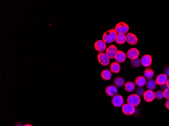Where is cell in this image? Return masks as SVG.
<instances>
[{
	"instance_id": "obj_1",
	"label": "cell",
	"mask_w": 169,
	"mask_h": 126,
	"mask_svg": "<svg viewBox=\"0 0 169 126\" xmlns=\"http://www.w3.org/2000/svg\"><path fill=\"white\" fill-rule=\"evenodd\" d=\"M117 33L114 28L108 30L103 33L102 40L106 43H112L116 41Z\"/></svg>"
},
{
	"instance_id": "obj_2",
	"label": "cell",
	"mask_w": 169,
	"mask_h": 126,
	"mask_svg": "<svg viewBox=\"0 0 169 126\" xmlns=\"http://www.w3.org/2000/svg\"><path fill=\"white\" fill-rule=\"evenodd\" d=\"M117 33L127 34L129 30V26L128 24L124 22H120L116 24L115 28Z\"/></svg>"
},
{
	"instance_id": "obj_3",
	"label": "cell",
	"mask_w": 169,
	"mask_h": 126,
	"mask_svg": "<svg viewBox=\"0 0 169 126\" xmlns=\"http://www.w3.org/2000/svg\"><path fill=\"white\" fill-rule=\"evenodd\" d=\"M141 102V99L139 96L137 95L136 94H131L128 97L127 99V104L132 105L133 107H137L139 105Z\"/></svg>"
},
{
	"instance_id": "obj_4",
	"label": "cell",
	"mask_w": 169,
	"mask_h": 126,
	"mask_svg": "<svg viewBox=\"0 0 169 126\" xmlns=\"http://www.w3.org/2000/svg\"><path fill=\"white\" fill-rule=\"evenodd\" d=\"M111 104L114 107H122L124 104V99L123 97L119 94H117L114 96L111 99Z\"/></svg>"
},
{
	"instance_id": "obj_5",
	"label": "cell",
	"mask_w": 169,
	"mask_h": 126,
	"mask_svg": "<svg viewBox=\"0 0 169 126\" xmlns=\"http://www.w3.org/2000/svg\"><path fill=\"white\" fill-rule=\"evenodd\" d=\"M117 47L114 45H111L107 47L105 50V54L109 57L110 59H114L116 54L118 52Z\"/></svg>"
},
{
	"instance_id": "obj_6",
	"label": "cell",
	"mask_w": 169,
	"mask_h": 126,
	"mask_svg": "<svg viewBox=\"0 0 169 126\" xmlns=\"http://www.w3.org/2000/svg\"><path fill=\"white\" fill-rule=\"evenodd\" d=\"M122 111L126 116H131L135 112V108L129 104H125L122 107Z\"/></svg>"
},
{
	"instance_id": "obj_7",
	"label": "cell",
	"mask_w": 169,
	"mask_h": 126,
	"mask_svg": "<svg viewBox=\"0 0 169 126\" xmlns=\"http://www.w3.org/2000/svg\"><path fill=\"white\" fill-rule=\"evenodd\" d=\"M97 60L99 64L102 66H107L110 62V59L104 53H99L97 55Z\"/></svg>"
},
{
	"instance_id": "obj_8",
	"label": "cell",
	"mask_w": 169,
	"mask_h": 126,
	"mask_svg": "<svg viewBox=\"0 0 169 126\" xmlns=\"http://www.w3.org/2000/svg\"><path fill=\"white\" fill-rule=\"evenodd\" d=\"M106 43L103 40H98L94 43V48L95 50L100 53H103L106 50L107 47Z\"/></svg>"
},
{
	"instance_id": "obj_9",
	"label": "cell",
	"mask_w": 169,
	"mask_h": 126,
	"mask_svg": "<svg viewBox=\"0 0 169 126\" xmlns=\"http://www.w3.org/2000/svg\"><path fill=\"white\" fill-rule=\"evenodd\" d=\"M126 55L127 57L129 58V59H130L131 60H133L138 59L140 55V52L137 48H134L129 49Z\"/></svg>"
},
{
	"instance_id": "obj_10",
	"label": "cell",
	"mask_w": 169,
	"mask_h": 126,
	"mask_svg": "<svg viewBox=\"0 0 169 126\" xmlns=\"http://www.w3.org/2000/svg\"><path fill=\"white\" fill-rule=\"evenodd\" d=\"M105 92L107 96L114 97L118 93L117 87H116L114 85H109L105 88Z\"/></svg>"
},
{
	"instance_id": "obj_11",
	"label": "cell",
	"mask_w": 169,
	"mask_h": 126,
	"mask_svg": "<svg viewBox=\"0 0 169 126\" xmlns=\"http://www.w3.org/2000/svg\"><path fill=\"white\" fill-rule=\"evenodd\" d=\"M140 62L143 67H149L152 63V56L149 54H146L145 55H143L140 60Z\"/></svg>"
},
{
	"instance_id": "obj_12",
	"label": "cell",
	"mask_w": 169,
	"mask_h": 126,
	"mask_svg": "<svg viewBox=\"0 0 169 126\" xmlns=\"http://www.w3.org/2000/svg\"><path fill=\"white\" fill-rule=\"evenodd\" d=\"M126 42L131 45H136L138 43L137 36L133 33H129L126 35Z\"/></svg>"
},
{
	"instance_id": "obj_13",
	"label": "cell",
	"mask_w": 169,
	"mask_h": 126,
	"mask_svg": "<svg viewBox=\"0 0 169 126\" xmlns=\"http://www.w3.org/2000/svg\"><path fill=\"white\" fill-rule=\"evenodd\" d=\"M143 99L145 102H151L155 99V92L152 90H147L145 91L143 95Z\"/></svg>"
},
{
	"instance_id": "obj_14",
	"label": "cell",
	"mask_w": 169,
	"mask_h": 126,
	"mask_svg": "<svg viewBox=\"0 0 169 126\" xmlns=\"http://www.w3.org/2000/svg\"><path fill=\"white\" fill-rule=\"evenodd\" d=\"M168 79V77L165 74H160L155 78V81L157 84L159 85H162L166 84Z\"/></svg>"
},
{
	"instance_id": "obj_15",
	"label": "cell",
	"mask_w": 169,
	"mask_h": 126,
	"mask_svg": "<svg viewBox=\"0 0 169 126\" xmlns=\"http://www.w3.org/2000/svg\"><path fill=\"white\" fill-rule=\"evenodd\" d=\"M127 55L122 50H118L117 53L116 54V56L114 57V59L116 60V62L122 63L124 62L127 59Z\"/></svg>"
},
{
	"instance_id": "obj_16",
	"label": "cell",
	"mask_w": 169,
	"mask_h": 126,
	"mask_svg": "<svg viewBox=\"0 0 169 126\" xmlns=\"http://www.w3.org/2000/svg\"><path fill=\"white\" fill-rule=\"evenodd\" d=\"M110 70L113 73H119L121 70L120 63L116 61L111 63L110 65Z\"/></svg>"
},
{
	"instance_id": "obj_17",
	"label": "cell",
	"mask_w": 169,
	"mask_h": 126,
	"mask_svg": "<svg viewBox=\"0 0 169 126\" xmlns=\"http://www.w3.org/2000/svg\"><path fill=\"white\" fill-rule=\"evenodd\" d=\"M146 78L144 76H139L136 78L135 81V84L139 87H142L146 85Z\"/></svg>"
},
{
	"instance_id": "obj_18",
	"label": "cell",
	"mask_w": 169,
	"mask_h": 126,
	"mask_svg": "<svg viewBox=\"0 0 169 126\" xmlns=\"http://www.w3.org/2000/svg\"><path fill=\"white\" fill-rule=\"evenodd\" d=\"M101 76L104 80H109L112 78V72L110 70L104 69L101 73Z\"/></svg>"
},
{
	"instance_id": "obj_19",
	"label": "cell",
	"mask_w": 169,
	"mask_h": 126,
	"mask_svg": "<svg viewBox=\"0 0 169 126\" xmlns=\"http://www.w3.org/2000/svg\"><path fill=\"white\" fill-rule=\"evenodd\" d=\"M144 77L148 79H152L154 76V70L150 68H147L145 69L143 72Z\"/></svg>"
},
{
	"instance_id": "obj_20",
	"label": "cell",
	"mask_w": 169,
	"mask_h": 126,
	"mask_svg": "<svg viewBox=\"0 0 169 126\" xmlns=\"http://www.w3.org/2000/svg\"><path fill=\"white\" fill-rule=\"evenodd\" d=\"M136 84L132 81H128L124 85V88L126 91L132 92L135 89Z\"/></svg>"
},
{
	"instance_id": "obj_21",
	"label": "cell",
	"mask_w": 169,
	"mask_h": 126,
	"mask_svg": "<svg viewBox=\"0 0 169 126\" xmlns=\"http://www.w3.org/2000/svg\"><path fill=\"white\" fill-rule=\"evenodd\" d=\"M157 84L156 83L155 80L154 79H149L148 81H147L146 83V88L148 89V90H153L155 89V88L157 87Z\"/></svg>"
},
{
	"instance_id": "obj_22",
	"label": "cell",
	"mask_w": 169,
	"mask_h": 126,
	"mask_svg": "<svg viewBox=\"0 0 169 126\" xmlns=\"http://www.w3.org/2000/svg\"><path fill=\"white\" fill-rule=\"evenodd\" d=\"M125 80L122 77H117L114 80V85L117 87H121L124 85Z\"/></svg>"
},
{
	"instance_id": "obj_23",
	"label": "cell",
	"mask_w": 169,
	"mask_h": 126,
	"mask_svg": "<svg viewBox=\"0 0 169 126\" xmlns=\"http://www.w3.org/2000/svg\"><path fill=\"white\" fill-rule=\"evenodd\" d=\"M116 43L118 45H123L126 42V35L117 33L116 40Z\"/></svg>"
},
{
	"instance_id": "obj_24",
	"label": "cell",
	"mask_w": 169,
	"mask_h": 126,
	"mask_svg": "<svg viewBox=\"0 0 169 126\" xmlns=\"http://www.w3.org/2000/svg\"><path fill=\"white\" fill-rule=\"evenodd\" d=\"M155 99L158 100H162L164 98V92L162 90H157L155 92Z\"/></svg>"
},
{
	"instance_id": "obj_25",
	"label": "cell",
	"mask_w": 169,
	"mask_h": 126,
	"mask_svg": "<svg viewBox=\"0 0 169 126\" xmlns=\"http://www.w3.org/2000/svg\"><path fill=\"white\" fill-rule=\"evenodd\" d=\"M140 64H141L140 60L138 59L133 60L131 61V65L132 67L133 68L139 67L140 66Z\"/></svg>"
},
{
	"instance_id": "obj_26",
	"label": "cell",
	"mask_w": 169,
	"mask_h": 126,
	"mask_svg": "<svg viewBox=\"0 0 169 126\" xmlns=\"http://www.w3.org/2000/svg\"><path fill=\"white\" fill-rule=\"evenodd\" d=\"M145 89L143 87H138L136 90V94L139 96H143V94L145 92Z\"/></svg>"
},
{
	"instance_id": "obj_27",
	"label": "cell",
	"mask_w": 169,
	"mask_h": 126,
	"mask_svg": "<svg viewBox=\"0 0 169 126\" xmlns=\"http://www.w3.org/2000/svg\"><path fill=\"white\" fill-rule=\"evenodd\" d=\"M163 92H164V98L167 99H169V88H168L166 90Z\"/></svg>"
},
{
	"instance_id": "obj_28",
	"label": "cell",
	"mask_w": 169,
	"mask_h": 126,
	"mask_svg": "<svg viewBox=\"0 0 169 126\" xmlns=\"http://www.w3.org/2000/svg\"><path fill=\"white\" fill-rule=\"evenodd\" d=\"M164 72L165 74H166L168 77H169V65L166 66L164 68Z\"/></svg>"
},
{
	"instance_id": "obj_29",
	"label": "cell",
	"mask_w": 169,
	"mask_h": 126,
	"mask_svg": "<svg viewBox=\"0 0 169 126\" xmlns=\"http://www.w3.org/2000/svg\"><path fill=\"white\" fill-rule=\"evenodd\" d=\"M167 88L168 87L166 84L162 85L160 86V89H161V90H162V91H164L165 90H166Z\"/></svg>"
},
{
	"instance_id": "obj_30",
	"label": "cell",
	"mask_w": 169,
	"mask_h": 126,
	"mask_svg": "<svg viewBox=\"0 0 169 126\" xmlns=\"http://www.w3.org/2000/svg\"><path fill=\"white\" fill-rule=\"evenodd\" d=\"M165 106L167 109H169V99H167L165 102Z\"/></svg>"
},
{
	"instance_id": "obj_31",
	"label": "cell",
	"mask_w": 169,
	"mask_h": 126,
	"mask_svg": "<svg viewBox=\"0 0 169 126\" xmlns=\"http://www.w3.org/2000/svg\"><path fill=\"white\" fill-rule=\"evenodd\" d=\"M166 85H167V86L168 88H169V79H168L167 82V83H166Z\"/></svg>"
},
{
	"instance_id": "obj_32",
	"label": "cell",
	"mask_w": 169,
	"mask_h": 126,
	"mask_svg": "<svg viewBox=\"0 0 169 126\" xmlns=\"http://www.w3.org/2000/svg\"><path fill=\"white\" fill-rule=\"evenodd\" d=\"M15 126H24L23 124H21L20 123H18L17 124L15 125Z\"/></svg>"
},
{
	"instance_id": "obj_33",
	"label": "cell",
	"mask_w": 169,
	"mask_h": 126,
	"mask_svg": "<svg viewBox=\"0 0 169 126\" xmlns=\"http://www.w3.org/2000/svg\"><path fill=\"white\" fill-rule=\"evenodd\" d=\"M24 126H33L31 124H26L24 125Z\"/></svg>"
}]
</instances>
